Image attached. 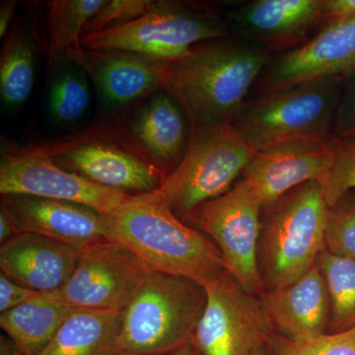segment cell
Listing matches in <instances>:
<instances>
[{"mask_svg": "<svg viewBox=\"0 0 355 355\" xmlns=\"http://www.w3.org/2000/svg\"><path fill=\"white\" fill-rule=\"evenodd\" d=\"M331 137L336 140H355V73L343 83Z\"/></svg>", "mask_w": 355, "mask_h": 355, "instance_id": "cell-31", "label": "cell"}, {"mask_svg": "<svg viewBox=\"0 0 355 355\" xmlns=\"http://www.w3.org/2000/svg\"><path fill=\"white\" fill-rule=\"evenodd\" d=\"M37 146L67 171L130 195L157 191L167 176L133 135L118 128L98 127Z\"/></svg>", "mask_w": 355, "mask_h": 355, "instance_id": "cell-7", "label": "cell"}, {"mask_svg": "<svg viewBox=\"0 0 355 355\" xmlns=\"http://www.w3.org/2000/svg\"><path fill=\"white\" fill-rule=\"evenodd\" d=\"M330 298L329 334L355 328V260L324 250L317 260Z\"/></svg>", "mask_w": 355, "mask_h": 355, "instance_id": "cell-25", "label": "cell"}, {"mask_svg": "<svg viewBox=\"0 0 355 355\" xmlns=\"http://www.w3.org/2000/svg\"><path fill=\"white\" fill-rule=\"evenodd\" d=\"M207 304L202 284L153 272L123 311L121 352L171 355L191 343Z\"/></svg>", "mask_w": 355, "mask_h": 355, "instance_id": "cell-4", "label": "cell"}, {"mask_svg": "<svg viewBox=\"0 0 355 355\" xmlns=\"http://www.w3.org/2000/svg\"><path fill=\"white\" fill-rule=\"evenodd\" d=\"M228 35V26L209 13L157 2L149 12L130 22L84 35L83 46L87 51H127L169 62L196 44Z\"/></svg>", "mask_w": 355, "mask_h": 355, "instance_id": "cell-8", "label": "cell"}, {"mask_svg": "<svg viewBox=\"0 0 355 355\" xmlns=\"http://www.w3.org/2000/svg\"><path fill=\"white\" fill-rule=\"evenodd\" d=\"M334 140L331 164L319 180L329 207L347 191L355 190V140Z\"/></svg>", "mask_w": 355, "mask_h": 355, "instance_id": "cell-29", "label": "cell"}, {"mask_svg": "<svg viewBox=\"0 0 355 355\" xmlns=\"http://www.w3.org/2000/svg\"><path fill=\"white\" fill-rule=\"evenodd\" d=\"M153 272L127 247L105 239L81 248L69 282L49 294L76 309L123 311Z\"/></svg>", "mask_w": 355, "mask_h": 355, "instance_id": "cell-11", "label": "cell"}, {"mask_svg": "<svg viewBox=\"0 0 355 355\" xmlns=\"http://www.w3.org/2000/svg\"><path fill=\"white\" fill-rule=\"evenodd\" d=\"M106 3V0H53L49 3L46 29L51 62L67 57L81 67L86 26Z\"/></svg>", "mask_w": 355, "mask_h": 355, "instance_id": "cell-23", "label": "cell"}, {"mask_svg": "<svg viewBox=\"0 0 355 355\" xmlns=\"http://www.w3.org/2000/svg\"><path fill=\"white\" fill-rule=\"evenodd\" d=\"M180 107L169 93H159L141 109L132 125L135 139L167 175L181 162L190 137Z\"/></svg>", "mask_w": 355, "mask_h": 355, "instance_id": "cell-20", "label": "cell"}, {"mask_svg": "<svg viewBox=\"0 0 355 355\" xmlns=\"http://www.w3.org/2000/svg\"><path fill=\"white\" fill-rule=\"evenodd\" d=\"M355 73V19L324 25L314 38L270 62L256 84L261 94Z\"/></svg>", "mask_w": 355, "mask_h": 355, "instance_id": "cell-13", "label": "cell"}, {"mask_svg": "<svg viewBox=\"0 0 355 355\" xmlns=\"http://www.w3.org/2000/svg\"><path fill=\"white\" fill-rule=\"evenodd\" d=\"M345 80L328 77L261 94L231 123L254 153L286 140L331 137Z\"/></svg>", "mask_w": 355, "mask_h": 355, "instance_id": "cell-5", "label": "cell"}, {"mask_svg": "<svg viewBox=\"0 0 355 355\" xmlns=\"http://www.w3.org/2000/svg\"><path fill=\"white\" fill-rule=\"evenodd\" d=\"M44 292L28 288L0 273V314L44 296Z\"/></svg>", "mask_w": 355, "mask_h": 355, "instance_id": "cell-32", "label": "cell"}, {"mask_svg": "<svg viewBox=\"0 0 355 355\" xmlns=\"http://www.w3.org/2000/svg\"><path fill=\"white\" fill-rule=\"evenodd\" d=\"M107 237L127 247L153 272L205 286L228 272L214 242L180 219L158 191L132 195L106 214Z\"/></svg>", "mask_w": 355, "mask_h": 355, "instance_id": "cell-2", "label": "cell"}, {"mask_svg": "<svg viewBox=\"0 0 355 355\" xmlns=\"http://www.w3.org/2000/svg\"><path fill=\"white\" fill-rule=\"evenodd\" d=\"M35 48L25 29L15 26L6 37L0 57V94L8 107L22 105L35 83Z\"/></svg>", "mask_w": 355, "mask_h": 355, "instance_id": "cell-24", "label": "cell"}, {"mask_svg": "<svg viewBox=\"0 0 355 355\" xmlns=\"http://www.w3.org/2000/svg\"><path fill=\"white\" fill-rule=\"evenodd\" d=\"M324 25L355 19V0H324Z\"/></svg>", "mask_w": 355, "mask_h": 355, "instance_id": "cell-33", "label": "cell"}, {"mask_svg": "<svg viewBox=\"0 0 355 355\" xmlns=\"http://www.w3.org/2000/svg\"><path fill=\"white\" fill-rule=\"evenodd\" d=\"M268 347L275 355H355V328L304 340H291L273 331Z\"/></svg>", "mask_w": 355, "mask_h": 355, "instance_id": "cell-26", "label": "cell"}, {"mask_svg": "<svg viewBox=\"0 0 355 355\" xmlns=\"http://www.w3.org/2000/svg\"><path fill=\"white\" fill-rule=\"evenodd\" d=\"M17 235L15 226L12 219L8 216V214L0 207V242L1 245L12 239L14 236Z\"/></svg>", "mask_w": 355, "mask_h": 355, "instance_id": "cell-35", "label": "cell"}, {"mask_svg": "<svg viewBox=\"0 0 355 355\" xmlns=\"http://www.w3.org/2000/svg\"><path fill=\"white\" fill-rule=\"evenodd\" d=\"M90 92L85 79L76 71H64L57 77L51 90L50 107L58 123H72L85 113Z\"/></svg>", "mask_w": 355, "mask_h": 355, "instance_id": "cell-28", "label": "cell"}, {"mask_svg": "<svg viewBox=\"0 0 355 355\" xmlns=\"http://www.w3.org/2000/svg\"><path fill=\"white\" fill-rule=\"evenodd\" d=\"M261 300L279 335L304 340L328 333L330 298L317 263L288 286L266 291Z\"/></svg>", "mask_w": 355, "mask_h": 355, "instance_id": "cell-18", "label": "cell"}, {"mask_svg": "<svg viewBox=\"0 0 355 355\" xmlns=\"http://www.w3.org/2000/svg\"><path fill=\"white\" fill-rule=\"evenodd\" d=\"M171 354V355H173ZM116 355H141V354H132V352H119L118 354Z\"/></svg>", "mask_w": 355, "mask_h": 355, "instance_id": "cell-39", "label": "cell"}, {"mask_svg": "<svg viewBox=\"0 0 355 355\" xmlns=\"http://www.w3.org/2000/svg\"><path fill=\"white\" fill-rule=\"evenodd\" d=\"M254 355H275L273 354L272 350L270 349V347H268V345H266V347H263V349L259 350L258 352H257Z\"/></svg>", "mask_w": 355, "mask_h": 355, "instance_id": "cell-38", "label": "cell"}, {"mask_svg": "<svg viewBox=\"0 0 355 355\" xmlns=\"http://www.w3.org/2000/svg\"><path fill=\"white\" fill-rule=\"evenodd\" d=\"M324 250L355 260V190L347 191L327 214Z\"/></svg>", "mask_w": 355, "mask_h": 355, "instance_id": "cell-27", "label": "cell"}, {"mask_svg": "<svg viewBox=\"0 0 355 355\" xmlns=\"http://www.w3.org/2000/svg\"><path fill=\"white\" fill-rule=\"evenodd\" d=\"M334 148L333 137H308L273 144L254 153L243 179L265 209L301 184L319 181L331 164Z\"/></svg>", "mask_w": 355, "mask_h": 355, "instance_id": "cell-14", "label": "cell"}, {"mask_svg": "<svg viewBox=\"0 0 355 355\" xmlns=\"http://www.w3.org/2000/svg\"><path fill=\"white\" fill-rule=\"evenodd\" d=\"M328 209L317 180L263 209L258 265L265 292L288 286L317 263L324 250Z\"/></svg>", "mask_w": 355, "mask_h": 355, "instance_id": "cell-3", "label": "cell"}, {"mask_svg": "<svg viewBox=\"0 0 355 355\" xmlns=\"http://www.w3.org/2000/svg\"><path fill=\"white\" fill-rule=\"evenodd\" d=\"M80 249L35 233H20L1 245L0 270L13 282L53 293L69 282Z\"/></svg>", "mask_w": 355, "mask_h": 355, "instance_id": "cell-17", "label": "cell"}, {"mask_svg": "<svg viewBox=\"0 0 355 355\" xmlns=\"http://www.w3.org/2000/svg\"><path fill=\"white\" fill-rule=\"evenodd\" d=\"M84 51L81 67L111 104H128L153 91L163 90L158 60L127 51Z\"/></svg>", "mask_w": 355, "mask_h": 355, "instance_id": "cell-19", "label": "cell"}, {"mask_svg": "<svg viewBox=\"0 0 355 355\" xmlns=\"http://www.w3.org/2000/svg\"><path fill=\"white\" fill-rule=\"evenodd\" d=\"M123 311L76 309L38 355H116Z\"/></svg>", "mask_w": 355, "mask_h": 355, "instance_id": "cell-21", "label": "cell"}, {"mask_svg": "<svg viewBox=\"0 0 355 355\" xmlns=\"http://www.w3.org/2000/svg\"><path fill=\"white\" fill-rule=\"evenodd\" d=\"M254 154L231 123L191 125L183 159L157 191L184 221L202 203L227 193Z\"/></svg>", "mask_w": 355, "mask_h": 355, "instance_id": "cell-6", "label": "cell"}, {"mask_svg": "<svg viewBox=\"0 0 355 355\" xmlns=\"http://www.w3.org/2000/svg\"><path fill=\"white\" fill-rule=\"evenodd\" d=\"M0 355H24L6 335L0 336Z\"/></svg>", "mask_w": 355, "mask_h": 355, "instance_id": "cell-36", "label": "cell"}, {"mask_svg": "<svg viewBox=\"0 0 355 355\" xmlns=\"http://www.w3.org/2000/svg\"><path fill=\"white\" fill-rule=\"evenodd\" d=\"M173 355H202L200 354V352L197 349H196L195 345L193 343H190V345H186L183 349L178 350L177 352H175Z\"/></svg>", "mask_w": 355, "mask_h": 355, "instance_id": "cell-37", "label": "cell"}, {"mask_svg": "<svg viewBox=\"0 0 355 355\" xmlns=\"http://www.w3.org/2000/svg\"><path fill=\"white\" fill-rule=\"evenodd\" d=\"M324 0H254L235 9L230 21L241 41L273 49H296L324 23Z\"/></svg>", "mask_w": 355, "mask_h": 355, "instance_id": "cell-16", "label": "cell"}, {"mask_svg": "<svg viewBox=\"0 0 355 355\" xmlns=\"http://www.w3.org/2000/svg\"><path fill=\"white\" fill-rule=\"evenodd\" d=\"M157 2L149 0H112L107 1L94 17L89 21L84 35L93 34L137 19L154 8Z\"/></svg>", "mask_w": 355, "mask_h": 355, "instance_id": "cell-30", "label": "cell"}, {"mask_svg": "<svg viewBox=\"0 0 355 355\" xmlns=\"http://www.w3.org/2000/svg\"><path fill=\"white\" fill-rule=\"evenodd\" d=\"M270 55L241 40H212L169 62L158 60L159 78L191 125L232 123L270 64Z\"/></svg>", "mask_w": 355, "mask_h": 355, "instance_id": "cell-1", "label": "cell"}, {"mask_svg": "<svg viewBox=\"0 0 355 355\" xmlns=\"http://www.w3.org/2000/svg\"><path fill=\"white\" fill-rule=\"evenodd\" d=\"M207 304L191 343L202 355H254L273 333L260 296L228 272L205 284Z\"/></svg>", "mask_w": 355, "mask_h": 355, "instance_id": "cell-10", "label": "cell"}, {"mask_svg": "<svg viewBox=\"0 0 355 355\" xmlns=\"http://www.w3.org/2000/svg\"><path fill=\"white\" fill-rule=\"evenodd\" d=\"M0 193L78 203L103 214H111L132 197L67 171L37 144L2 153Z\"/></svg>", "mask_w": 355, "mask_h": 355, "instance_id": "cell-12", "label": "cell"}, {"mask_svg": "<svg viewBox=\"0 0 355 355\" xmlns=\"http://www.w3.org/2000/svg\"><path fill=\"white\" fill-rule=\"evenodd\" d=\"M76 308L46 293L0 314V327L24 355H38Z\"/></svg>", "mask_w": 355, "mask_h": 355, "instance_id": "cell-22", "label": "cell"}, {"mask_svg": "<svg viewBox=\"0 0 355 355\" xmlns=\"http://www.w3.org/2000/svg\"><path fill=\"white\" fill-rule=\"evenodd\" d=\"M16 6H17L16 1L1 2V6H0V38L1 39L6 37L10 32L9 29L12 23Z\"/></svg>", "mask_w": 355, "mask_h": 355, "instance_id": "cell-34", "label": "cell"}, {"mask_svg": "<svg viewBox=\"0 0 355 355\" xmlns=\"http://www.w3.org/2000/svg\"><path fill=\"white\" fill-rule=\"evenodd\" d=\"M263 205L244 179L193 210L184 222L209 236L223 257L228 272L249 293H265L258 265Z\"/></svg>", "mask_w": 355, "mask_h": 355, "instance_id": "cell-9", "label": "cell"}, {"mask_svg": "<svg viewBox=\"0 0 355 355\" xmlns=\"http://www.w3.org/2000/svg\"><path fill=\"white\" fill-rule=\"evenodd\" d=\"M0 207L12 219L17 235L35 233L79 249L108 239L106 214L78 203L2 196Z\"/></svg>", "mask_w": 355, "mask_h": 355, "instance_id": "cell-15", "label": "cell"}]
</instances>
